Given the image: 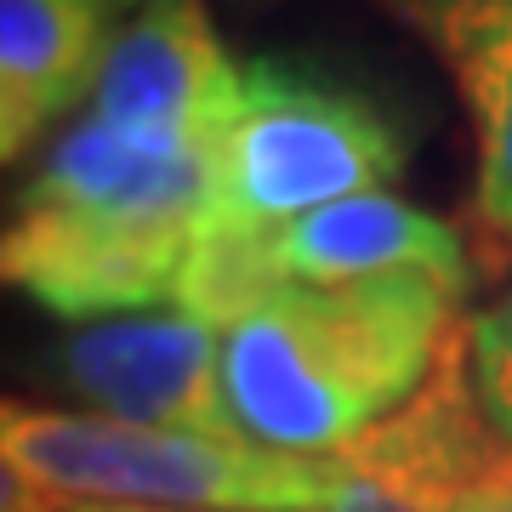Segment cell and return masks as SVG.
<instances>
[{
  "mask_svg": "<svg viewBox=\"0 0 512 512\" xmlns=\"http://www.w3.org/2000/svg\"><path fill=\"white\" fill-rule=\"evenodd\" d=\"M52 376L92 416L239 439L222 404V342L188 313H126L74 325L52 353Z\"/></svg>",
  "mask_w": 512,
  "mask_h": 512,
  "instance_id": "obj_5",
  "label": "cell"
},
{
  "mask_svg": "<svg viewBox=\"0 0 512 512\" xmlns=\"http://www.w3.org/2000/svg\"><path fill=\"white\" fill-rule=\"evenodd\" d=\"M456 512H512V450L507 444L473 473V484L461 490Z\"/></svg>",
  "mask_w": 512,
  "mask_h": 512,
  "instance_id": "obj_13",
  "label": "cell"
},
{
  "mask_svg": "<svg viewBox=\"0 0 512 512\" xmlns=\"http://www.w3.org/2000/svg\"><path fill=\"white\" fill-rule=\"evenodd\" d=\"M410 165V126L359 80L308 57H256L211 143V211L234 228H285L319 205L387 194Z\"/></svg>",
  "mask_w": 512,
  "mask_h": 512,
  "instance_id": "obj_2",
  "label": "cell"
},
{
  "mask_svg": "<svg viewBox=\"0 0 512 512\" xmlns=\"http://www.w3.org/2000/svg\"><path fill=\"white\" fill-rule=\"evenodd\" d=\"M456 302L410 274L285 285L222 336L234 433L279 456H342L427 387L456 342Z\"/></svg>",
  "mask_w": 512,
  "mask_h": 512,
  "instance_id": "obj_1",
  "label": "cell"
},
{
  "mask_svg": "<svg viewBox=\"0 0 512 512\" xmlns=\"http://www.w3.org/2000/svg\"><path fill=\"white\" fill-rule=\"evenodd\" d=\"M456 80L478 143L473 222L490 262L512 256V0H387Z\"/></svg>",
  "mask_w": 512,
  "mask_h": 512,
  "instance_id": "obj_9",
  "label": "cell"
},
{
  "mask_svg": "<svg viewBox=\"0 0 512 512\" xmlns=\"http://www.w3.org/2000/svg\"><path fill=\"white\" fill-rule=\"evenodd\" d=\"M57 507H63L57 495L35 490V484H29L12 461L0 456V512H57Z\"/></svg>",
  "mask_w": 512,
  "mask_h": 512,
  "instance_id": "obj_14",
  "label": "cell"
},
{
  "mask_svg": "<svg viewBox=\"0 0 512 512\" xmlns=\"http://www.w3.org/2000/svg\"><path fill=\"white\" fill-rule=\"evenodd\" d=\"M239 74L205 0H143L109 35L92 114L131 137L217 143L239 103Z\"/></svg>",
  "mask_w": 512,
  "mask_h": 512,
  "instance_id": "obj_6",
  "label": "cell"
},
{
  "mask_svg": "<svg viewBox=\"0 0 512 512\" xmlns=\"http://www.w3.org/2000/svg\"><path fill=\"white\" fill-rule=\"evenodd\" d=\"M0 456L35 490L97 507L325 512L336 495V456H279L245 439L137 427L23 399H0Z\"/></svg>",
  "mask_w": 512,
  "mask_h": 512,
  "instance_id": "obj_3",
  "label": "cell"
},
{
  "mask_svg": "<svg viewBox=\"0 0 512 512\" xmlns=\"http://www.w3.org/2000/svg\"><path fill=\"white\" fill-rule=\"evenodd\" d=\"M285 285H365V279H433L450 296L473 291V239L399 194H353L274 228Z\"/></svg>",
  "mask_w": 512,
  "mask_h": 512,
  "instance_id": "obj_8",
  "label": "cell"
},
{
  "mask_svg": "<svg viewBox=\"0 0 512 512\" xmlns=\"http://www.w3.org/2000/svg\"><path fill=\"white\" fill-rule=\"evenodd\" d=\"M194 228L200 222L12 200L0 222V291L29 296L63 325L148 313L171 302Z\"/></svg>",
  "mask_w": 512,
  "mask_h": 512,
  "instance_id": "obj_4",
  "label": "cell"
},
{
  "mask_svg": "<svg viewBox=\"0 0 512 512\" xmlns=\"http://www.w3.org/2000/svg\"><path fill=\"white\" fill-rule=\"evenodd\" d=\"M279 291H285V274L274 256V228H234V222L200 217L171 285V308L200 319L205 330H234L268 308Z\"/></svg>",
  "mask_w": 512,
  "mask_h": 512,
  "instance_id": "obj_11",
  "label": "cell"
},
{
  "mask_svg": "<svg viewBox=\"0 0 512 512\" xmlns=\"http://www.w3.org/2000/svg\"><path fill=\"white\" fill-rule=\"evenodd\" d=\"M461 359H467V387L490 439L512 450V279L490 308L461 319Z\"/></svg>",
  "mask_w": 512,
  "mask_h": 512,
  "instance_id": "obj_12",
  "label": "cell"
},
{
  "mask_svg": "<svg viewBox=\"0 0 512 512\" xmlns=\"http://www.w3.org/2000/svg\"><path fill=\"white\" fill-rule=\"evenodd\" d=\"M109 35L103 0H0V80L46 97L63 114L92 97Z\"/></svg>",
  "mask_w": 512,
  "mask_h": 512,
  "instance_id": "obj_10",
  "label": "cell"
},
{
  "mask_svg": "<svg viewBox=\"0 0 512 512\" xmlns=\"http://www.w3.org/2000/svg\"><path fill=\"white\" fill-rule=\"evenodd\" d=\"M103 6H109V12H126V6H143V0H103Z\"/></svg>",
  "mask_w": 512,
  "mask_h": 512,
  "instance_id": "obj_16",
  "label": "cell"
},
{
  "mask_svg": "<svg viewBox=\"0 0 512 512\" xmlns=\"http://www.w3.org/2000/svg\"><path fill=\"white\" fill-rule=\"evenodd\" d=\"M501 444L478 416L461 330L416 399L336 456V495L325 512H456L461 490Z\"/></svg>",
  "mask_w": 512,
  "mask_h": 512,
  "instance_id": "obj_7",
  "label": "cell"
},
{
  "mask_svg": "<svg viewBox=\"0 0 512 512\" xmlns=\"http://www.w3.org/2000/svg\"><path fill=\"white\" fill-rule=\"evenodd\" d=\"M57 512H188V507H97V501H63Z\"/></svg>",
  "mask_w": 512,
  "mask_h": 512,
  "instance_id": "obj_15",
  "label": "cell"
}]
</instances>
